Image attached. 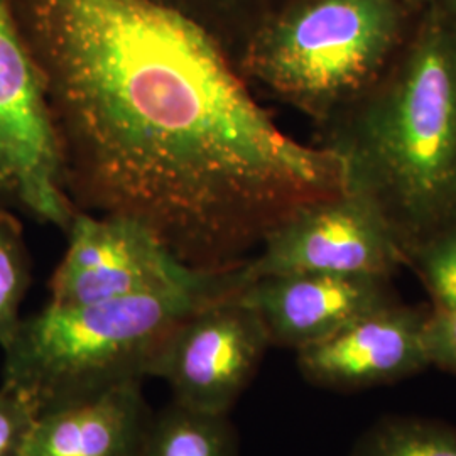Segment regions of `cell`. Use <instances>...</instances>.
Segmentation results:
<instances>
[{"instance_id": "obj_1", "label": "cell", "mask_w": 456, "mask_h": 456, "mask_svg": "<svg viewBox=\"0 0 456 456\" xmlns=\"http://www.w3.org/2000/svg\"><path fill=\"white\" fill-rule=\"evenodd\" d=\"M75 212L131 220L188 267H240L342 195V159L281 131L233 60L152 0H12Z\"/></svg>"}, {"instance_id": "obj_2", "label": "cell", "mask_w": 456, "mask_h": 456, "mask_svg": "<svg viewBox=\"0 0 456 456\" xmlns=\"http://www.w3.org/2000/svg\"><path fill=\"white\" fill-rule=\"evenodd\" d=\"M345 191L389 227L404 257L456 227V24L433 11L380 80L322 129Z\"/></svg>"}, {"instance_id": "obj_3", "label": "cell", "mask_w": 456, "mask_h": 456, "mask_svg": "<svg viewBox=\"0 0 456 456\" xmlns=\"http://www.w3.org/2000/svg\"><path fill=\"white\" fill-rule=\"evenodd\" d=\"M227 293L163 291L80 306L48 303L20 320L4 348L2 384L26 392L39 412L144 382L181 322Z\"/></svg>"}, {"instance_id": "obj_4", "label": "cell", "mask_w": 456, "mask_h": 456, "mask_svg": "<svg viewBox=\"0 0 456 456\" xmlns=\"http://www.w3.org/2000/svg\"><path fill=\"white\" fill-rule=\"evenodd\" d=\"M401 28L397 0H291L250 36L235 65L322 131L380 80Z\"/></svg>"}, {"instance_id": "obj_5", "label": "cell", "mask_w": 456, "mask_h": 456, "mask_svg": "<svg viewBox=\"0 0 456 456\" xmlns=\"http://www.w3.org/2000/svg\"><path fill=\"white\" fill-rule=\"evenodd\" d=\"M0 208L68 230L75 216L41 69L0 0Z\"/></svg>"}, {"instance_id": "obj_6", "label": "cell", "mask_w": 456, "mask_h": 456, "mask_svg": "<svg viewBox=\"0 0 456 456\" xmlns=\"http://www.w3.org/2000/svg\"><path fill=\"white\" fill-rule=\"evenodd\" d=\"M66 233L65 257L49 281V305L80 306L163 291L222 293L245 286L244 264L225 273L196 271L131 220L77 212Z\"/></svg>"}, {"instance_id": "obj_7", "label": "cell", "mask_w": 456, "mask_h": 456, "mask_svg": "<svg viewBox=\"0 0 456 456\" xmlns=\"http://www.w3.org/2000/svg\"><path fill=\"white\" fill-rule=\"evenodd\" d=\"M239 291L208 299L164 345L151 377L164 379L184 406L228 414L271 348L259 316Z\"/></svg>"}, {"instance_id": "obj_8", "label": "cell", "mask_w": 456, "mask_h": 456, "mask_svg": "<svg viewBox=\"0 0 456 456\" xmlns=\"http://www.w3.org/2000/svg\"><path fill=\"white\" fill-rule=\"evenodd\" d=\"M403 248L377 213L348 191L316 201L274 228L242 267L245 284L294 273L394 276Z\"/></svg>"}, {"instance_id": "obj_9", "label": "cell", "mask_w": 456, "mask_h": 456, "mask_svg": "<svg viewBox=\"0 0 456 456\" xmlns=\"http://www.w3.org/2000/svg\"><path fill=\"white\" fill-rule=\"evenodd\" d=\"M239 296L259 316L271 346L294 352L399 301L389 276L331 273L257 277Z\"/></svg>"}, {"instance_id": "obj_10", "label": "cell", "mask_w": 456, "mask_h": 456, "mask_svg": "<svg viewBox=\"0 0 456 456\" xmlns=\"http://www.w3.org/2000/svg\"><path fill=\"white\" fill-rule=\"evenodd\" d=\"M429 306L394 303L296 352L301 375L318 387L354 392L387 386L429 367L424 326Z\"/></svg>"}, {"instance_id": "obj_11", "label": "cell", "mask_w": 456, "mask_h": 456, "mask_svg": "<svg viewBox=\"0 0 456 456\" xmlns=\"http://www.w3.org/2000/svg\"><path fill=\"white\" fill-rule=\"evenodd\" d=\"M152 412L134 380L37 412L22 456H144Z\"/></svg>"}, {"instance_id": "obj_12", "label": "cell", "mask_w": 456, "mask_h": 456, "mask_svg": "<svg viewBox=\"0 0 456 456\" xmlns=\"http://www.w3.org/2000/svg\"><path fill=\"white\" fill-rule=\"evenodd\" d=\"M144 456H239V436L228 414L190 408L173 399L152 414Z\"/></svg>"}, {"instance_id": "obj_13", "label": "cell", "mask_w": 456, "mask_h": 456, "mask_svg": "<svg viewBox=\"0 0 456 456\" xmlns=\"http://www.w3.org/2000/svg\"><path fill=\"white\" fill-rule=\"evenodd\" d=\"M190 19L237 63L250 36L288 0H152Z\"/></svg>"}, {"instance_id": "obj_14", "label": "cell", "mask_w": 456, "mask_h": 456, "mask_svg": "<svg viewBox=\"0 0 456 456\" xmlns=\"http://www.w3.org/2000/svg\"><path fill=\"white\" fill-rule=\"evenodd\" d=\"M350 456H456V428L416 416H386L360 435Z\"/></svg>"}, {"instance_id": "obj_15", "label": "cell", "mask_w": 456, "mask_h": 456, "mask_svg": "<svg viewBox=\"0 0 456 456\" xmlns=\"http://www.w3.org/2000/svg\"><path fill=\"white\" fill-rule=\"evenodd\" d=\"M31 256L16 212L0 208V346H9L20 325V305L31 286Z\"/></svg>"}, {"instance_id": "obj_16", "label": "cell", "mask_w": 456, "mask_h": 456, "mask_svg": "<svg viewBox=\"0 0 456 456\" xmlns=\"http://www.w3.org/2000/svg\"><path fill=\"white\" fill-rule=\"evenodd\" d=\"M406 267L421 279L433 308L456 310V227L409 250Z\"/></svg>"}, {"instance_id": "obj_17", "label": "cell", "mask_w": 456, "mask_h": 456, "mask_svg": "<svg viewBox=\"0 0 456 456\" xmlns=\"http://www.w3.org/2000/svg\"><path fill=\"white\" fill-rule=\"evenodd\" d=\"M37 406L24 391L2 384L0 387V456H22Z\"/></svg>"}, {"instance_id": "obj_18", "label": "cell", "mask_w": 456, "mask_h": 456, "mask_svg": "<svg viewBox=\"0 0 456 456\" xmlns=\"http://www.w3.org/2000/svg\"><path fill=\"white\" fill-rule=\"evenodd\" d=\"M424 346L429 365L456 374V310L429 306Z\"/></svg>"}, {"instance_id": "obj_19", "label": "cell", "mask_w": 456, "mask_h": 456, "mask_svg": "<svg viewBox=\"0 0 456 456\" xmlns=\"http://www.w3.org/2000/svg\"><path fill=\"white\" fill-rule=\"evenodd\" d=\"M446 2V9L444 12L450 16V19L456 24V0H444Z\"/></svg>"}, {"instance_id": "obj_20", "label": "cell", "mask_w": 456, "mask_h": 456, "mask_svg": "<svg viewBox=\"0 0 456 456\" xmlns=\"http://www.w3.org/2000/svg\"><path fill=\"white\" fill-rule=\"evenodd\" d=\"M419 2H426V0H419Z\"/></svg>"}]
</instances>
